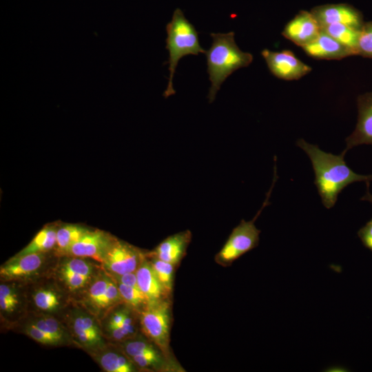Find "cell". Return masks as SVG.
<instances>
[{"label": "cell", "mask_w": 372, "mask_h": 372, "mask_svg": "<svg viewBox=\"0 0 372 372\" xmlns=\"http://www.w3.org/2000/svg\"><path fill=\"white\" fill-rule=\"evenodd\" d=\"M296 145L304 151L311 161L315 174L314 184L327 209L335 205L339 194L349 184L372 181V174H359L349 167L343 152L335 155L324 152L317 145L309 143L303 138L298 139Z\"/></svg>", "instance_id": "1"}, {"label": "cell", "mask_w": 372, "mask_h": 372, "mask_svg": "<svg viewBox=\"0 0 372 372\" xmlns=\"http://www.w3.org/2000/svg\"><path fill=\"white\" fill-rule=\"evenodd\" d=\"M210 36L212 43L205 54L207 56V72L211 83L207 97L211 103L226 79L237 70L249 65L253 61V55L238 48L234 32L211 33Z\"/></svg>", "instance_id": "2"}, {"label": "cell", "mask_w": 372, "mask_h": 372, "mask_svg": "<svg viewBox=\"0 0 372 372\" xmlns=\"http://www.w3.org/2000/svg\"><path fill=\"white\" fill-rule=\"evenodd\" d=\"M166 31L169 74L167 87L163 96L167 98L176 93L172 81L178 61L186 55H198L199 53H205L206 51L200 45L198 32L185 18L180 9L177 8L174 12L171 21L166 25Z\"/></svg>", "instance_id": "3"}, {"label": "cell", "mask_w": 372, "mask_h": 372, "mask_svg": "<svg viewBox=\"0 0 372 372\" xmlns=\"http://www.w3.org/2000/svg\"><path fill=\"white\" fill-rule=\"evenodd\" d=\"M276 172V163H275L273 182L262 207L253 219L249 221L242 219L233 229L225 243L215 256V261L218 265L229 267L235 260L258 245L260 230L255 225V221L264 208L269 204L271 191L278 178Z\"/></svg>", "instance_id": "4"}, {"label": "cell", "mask_w": 372, "mask_h": 372, "mask_svg": "<svg viewBox=\"0 0 372 372\" xmlns=\"http://www.w3.org/2000/svg\"><path fill=\"white\" fill-rule=\"evenodd\" d=\"M172 303V298H165L149 302L139 311L143 333L169 360H172L169 345Z\"/></svg>", "instance_id": "5"}, {"label": "cell", "mask_w": 372, "mask_h": 372, "mask_svg": "<svg viewBox=\"0 0 372 372\" xmlns=\"http://www.w3.org/2000/svg\"><path fill=\"white\" fill-rule=\"evenodd\" d=\"M269 71L280 79L298 80L309 74L312 68L298 59L290 50L280 52L265 49L261 52Z\"/></svg>", "instance_id": "6"}, {"label": "cell", "mask_w": 372, "mask_h": 372, "mask_svg": "<svg viewBox=\"0 0 372 372\" xmlns=\"http://www.w3.org/2000/svg\"><path fill=\"white\" fill-rule=\"evenodd\" d=\"M145 258L146 254L136 247L125 242L115 240L103 262L113 275H121L136 271Z\"/></svg>", "instance_id": "7"}, {"label": "cell", "mask_w": 372, "mask_h": 372, "mask_svg": "<svg viewBox=\"0 0 372 372\" xmlns=\"http://www.w3.org/2000/svg\"><path fill=\"white\" fill-rule=\"evenodd\" d=\"M114 241L103 231L87 230L66 253L75 257L92 258L103 261Z\"/></svg>", "instance_id": "8"}, {"label": "cell", "mask_w": 372, "mask_h": 372, "mask_svg": "<svg viewBox=\"0 0 372 372\" xmlns=\"http://www.w3.org/2000/svg\"><path fill=\"white\" fill-rule=\"evenodd\" d=\"M358 122L353 132L346 138V154L350 149L363 144L372 145V92L358 97Z\"/></svg>", "instance_id": "9"}, {"label": "cell", "mask_w": 372, "mask_h": 372, "mask_svg": "<svg viewBox=\"0 0 372 372\" xmlns=\"http://www.w3.org/2000/svg\"><path fill=\"white\" fill-rule=\"evenodd\" d=\"M322 29L311 12L301 11L285 27L282 34L302 48L313 41Z\"/></svg>", "instance_id": "10"}, {"label": "cell", "mask_w": 372, "mask_h": 372, "mask_svg": "<svg viewBox=\"0 0 372 372\" xmlns=\"http://www.w3.org/2000/svg\"><path fill=\"white\" fill-rule=\"evenodd\" d=\"M311 12L321 28L340 23L360 30L364 24L360 14L344 4L322 6L315 8Z\"/></svg>", "instance_id": "11"}, {"label": "cell", "mask_w": 372, "mask_h": 372, "mask_svg": "<svg viewBox=\"0 0 372 372\" xmlns=\"http://www.w3.org/2000/svg\"><path fill=\"white\" fill-rule=\"evenodd\" d=\"M191 240L192 232L189 230L180 231L167 237L146 256L178 265L186 255Z\"/></svg>", "instance_id": "12"}, {"label": "cell", "mask_w": 372, "mask_h": 372, "mask_svg": "<svg viewBox=\"0 0 372 372\" xmlns=\"http://www.w3.org/2000/svg\"><path fill=\"white\" fill-rule=\"evenodd\" d=\"M302 48L307 55L318 59L338 60L355 55L350 49L322 30L313 41Z\"/></svg>", "instance_id": "13"}, {"label": "cell", "mask_w": 372, "mask_h": 372, "mask_svg": "<svg viewBox=\"0 0 372 372\" xmlns=\"http://www.w3.org/2000/svg\"><path fill=\"white\" fill-rule=\"evenodd\" d=\"M42 253L17 255L1 266V276L7 279L30 276L36 273L43 262Z\"/></svg>", "instance_id": "14"}, {"label": "cell", "mask_w": 372, "mask_h": 372, "mask_svg": "<svg viewBox=\"0 0 372 372\" xmlns=\"http://www.w3.org/2000/svg\"><path fill=\"white\" fill-rule=\"evenodd\" d=\"M136 273L138 287L149 302L165 298H172L165 293L149 260H147V256L136 269Z\"/></svg>", "instance_id": "15"}, {"label": "cell", "mask_w": 372, "mask_h": 372, "mask_svg": "<svg viewBox=\"0 0 372 372\" xmlns=\"http://www.w3.org/2000/svg\"><path fill=\"white\" fill-rule=\"evenodd\" d=\"M321 29L358 55L360 30L344 24H331Z\"/></svg>", "instance_id": "16"}, {"label": "cell", "mask_w": 372, "mask_h": 372, "mask_svg": "<svg viewBox=\"0 0 372 372\" xmlns=\"http://www.w3.org/2000/svg\"><path fill=\"white\" fill-rule=\"evenodd\" d=\"M56 241V229L46 227L39 231L32 241L17 255L42 253L52 249Z\"/></svg>", "instance_id": "17"}, {"label": "cell", "mask_w": 372, "mask_h": 372, "mask_svg": "<svg viewBox=\"0 0 372 372\" xmlns=\"http://www.w3.org/2000/svg\"><path fill=\"white\" fill-rule=\"evenodd\" d=\"M150 264L166 295L172 298L176 265L161 260L149 258Z\"/></svg>", "instance_id": "18"}, {"label": "cell", "mask_w": 372, "mask_h": 372, "mask_svg": "<svg viewBox=\"0 0 372 372\" xmlns=\"http://www.w3.org/2000/svg\"><path fill=\"white\" fill-rule=\"evenodd\" d=\"M99 362L104 370L108 372H132L135 371L134 364L128 356L114 351L106 352L99 358Z\"/></svg>", "instance_id": "19"}, {"label": "cell", "mask_w": 372, "mask_h": 372, "mask_svg": "<svg viewBox=\"0 0 372 372\" xmlns=\"http://www.w3.org/2000/svg\"><path fill=\"white\" fill-rule=\"evenodd\" d=\"M86 231L87 229L79 225H64L56 230V245L59 250L66 253Z\"/></svg>", "instance_id": "20"}, {"label": "cell", "mask_w": 372, "mask_h": 372, "mask_svg": "<svg viewBox=\"0 0 372 372\" xmlns=\"http://www.w3.org/2000/svg\"><path fill=\"white\" fill-rule=\"evenodd\" d=\"M122 300L138 311L149 303L145 294L138 289L116 282Z\"/></svg>", "instance_id": "21"}, {"label": "cell", "mask_w": 372, "mask_h": 372, "mask_svg": "<svg viewBox=\"0 0 372 372\" xmlns=\"http://www.w3.org/2000/svg\"><path fill=\"white\" fill-rule=\"evenodd\" d=\"M123 348L130 358L135 355L161 351L152 342L139 339L130 340L125 342L123 344Z\"/></svg>", "instance_id": "22"}, {"label": "cell", "mask_w": 372, "mask_h": 372, "mask_svg": "<svg viewBox=\"0 0 372 372\" xmlns=\"http://www.w3.org/2000/svg\"><path fill=\"white\" fill-rule=\"evenodd\" d=\"M72 329L74 335L88 333L99 338H101L100 329L91 316L85 313H79L74 319Z\"/></svg>", "instance_id": "23"}, {"label": "cell", "mask_w": 372, "mask_h": 372, "mask_svg": "<svg viewBox=\"0 0 372 372\" xmlns=\"http://www.w3.org/2000/svg\"><path fill=\"white\" fill-rule=\"evenodd\" d=\"M33 300L35 305L43 311H53L60 304L58 295L50 289L37 291L33 296Z\"/></svg>", "instance_id": "24"}, {"label": "cell", "mask_w": 372, "mask_h": 372, "mask_svg": "<svg viewBox=\"0 0 372 372\" xmlns=\"http://www.w3.org/2000/svg\"><path fill=\"white\" fill-rule=\"evenodd\" d=\"M358 55L372 59V21L364 23L360 30Z\"/></svg>", "instance_id": "25"}, {"label": "cell", "mask_w": 372, "mask_h": 372, "mask_svg": "<svg viewBox=\"0 0 372 372\" xmlns=\"http://www.w3.org/2000/svg\"><path fill=\"white\" fill-rule=\"evenodd\" d=\"M34 324L53 338L58 343L63 340V329L56 319L52 317H45L37 320Z\"/></svg>", "instance_id": "26"}, {"label": "cell", "mask_w": 372, "mask_h": 372, "mask_svg": "<svg viewBox=\"0 0 372 372\" xmlns=\"http://www.w3.org/2000/svg\"><path fill=\"white\" fill-rule=\"evenodd\" d=\"M109 281L110 279L106 277L100 278L96 280L89 289V300L99 308H101Z\"/></svg>", "instance_id": "27"}, {"label": "cell", "mask_w": 372, "mask_h": 372, "mask_svg": "<svg viewBox=\"0 0 372 372\" xmlns=\"http://www.w3.org/2000/svg\"><path fill=\"white\" fill-rule=\"evenodd\" d=\"M369 183L370 182L366 183V194L361 198V200H366L372 203V194L369 189ZM358 236L364 247L372 251V218L358 230Z\"/></svg>", "instance_id": "28"}, {"label": "cell", "mask_w": 372, "mask_h": 372, "mask_svg": "<svg viewBox=\"0 0 372 372\" xmlns=\"http://www.w3.org/2000/svg\"><path fill=\"white\" fill-rule=\"evenodd\" d=\"M61 269L87 277H89L92 272V268L90 264L85 260L80 258V257L73 258L67 260Z\"/></svg>", "instance_id": "29"}, {"label": "cell", "mask_w": 372, "mask_h": 372, "mask_svg": "<svg viewBox=\"0 0 372 372\" xmlns=\"http://www.w3.org/2000/svg\"><path fill=\"white\" fill-rule=\"evenodd\" d=\"M122 300L118 286L110 279L105 293L101 308H105L120 302Z\"/></svg>", "instance_id": "30"}, {"label": "cell", "mask_w": 372, "mask_h": 372, "mask_svg": "<svg viewBox=\"0 0 372 372\" xmlns=\"http://www.w3.org/2000/svg\"><path fill=\"white\" fill-rule=\"evenodd\" d=\"M61 276L66 285L71 289L82 287L89 277L78 274L72 271L61 269Z\"/></svg>", "instance_id": "31"}, {"label": "cell", "mask_w": 372, "mask_h": 372, "mask_svg": "<svg viewBox=\"0 0 372 372\" xmlns=\"http://www.w3.org/2000/svg\"><path fill=\"white\" fill-rule=\"evenodd\" d=\"M27 334L33 340L44 344H56L58 342L48 334L38 328L34 324L29 325L26 329Z\"/></svg>", "instance_id": "32"}, {"label": "cell", "mask_w": 372, "mask_h": 372, "mask_svg": "<svg viewBox=\"0 0 372 372\" xmlns=\"http://www.w3.org/2000/svg\"><path fill=\"white\" fill-rule=\"evenodd\" d=\"M112 276H114L116 282L122 283L127 286L138 288L136 271L127 272L121 275Z\"/></svg>", "instance_id": "33"}, {"label": "cell", "mask_w": 372, "mask_h": 372, "mask_svg": "<svg viewBox=\"0 0 372 372\" xmlns=\"http://www.w3.org/2000/svg\"><path fill=\"white\" fill-rule=\"evenodd\" d=\"M19 304L17 298L14 299H6L0 298V307L3 311L10 312L12 311Z\"/></svg>", "instance_id": "34"}, {"label": "cell", "mask_w": 372, "mask_h": 372, "mask_svg": "<svg viewBox=\"0 0 372 372\" xmlns=\"http://www.w3.org/2000/svg\"><path fill=\"white\" fill-rule=\"evenodd\" d=\"M126 314L127 313L123 311H119L114 313L110 320L109 326H120Z\"/></svg>", "instance_id": "35"}, {"label": "cell", "mask_w": 372, "mask_h": 372, "mask_svg": "<svg viewBox=\"0 0 372 372\" xmlns=\"http://www.w3.org/2000/svg\"><path fill=\"white\" fill-rule=\"evenodd\" d=\"M109 329L112 336L117 340H123L127 337L120 327L109 326Z\"/></svg>", "instance_id": "36"}]
</instances>
